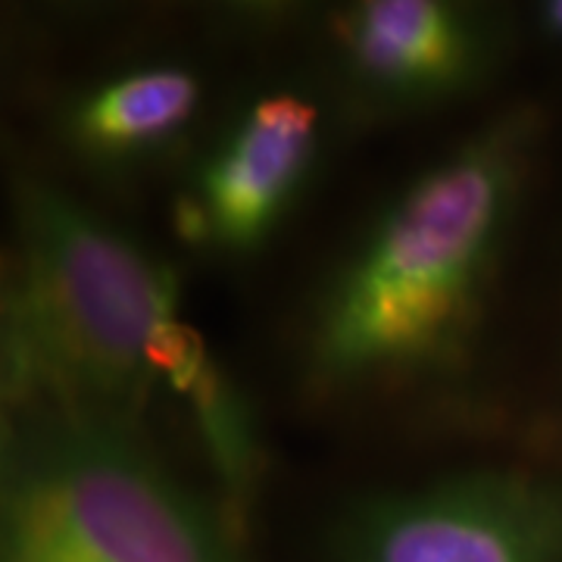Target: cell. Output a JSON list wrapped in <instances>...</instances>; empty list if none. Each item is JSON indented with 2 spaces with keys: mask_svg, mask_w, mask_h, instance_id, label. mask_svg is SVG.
<instances>
[{
  "mask_svg": "<svg viewBox=\"0 0 562 562\" xmlns=\"http://www.w3.org/2000/svg\"><path fill=\"white\" fill-rule=\"evenodd\" d=\"M344 60L384 103H428L472 85L487 38L472 13L438 0H366L338 25Z\"/></svg>",
  "mask_w": 562,
  "mask_h": 562,
  "instance_id": "6",
  "label": "cell"
},
{
  "mask_svg": "<svg viewBox=\"0 0 562 562\" xmlns=\"http://www.w3.org/2000/svg\"><path fill=\"white\" fill-rule=\"evenodd\" d=\"M319 144V110L301 94H266L220 140L181 210L184 235L222 254L260 247L294 201Z\"/></svg>",
  "mask_w": 562,
  "mask_h": 562,
  "instance_id": "5",
  "label": "cell"
},
{
  "mask_svg": "<svg viewBox=\"0 0 562 562\" xmlns=\"http://www.w3.org/2000/svg\"><path fill=\"white\" fill-rule=\"evenodd\" d=\"M341 562H562V487L475 469L387 494L353 513Z\"/></svg>",
  "mask_w": 562,
  "mask_h": 562,
  "instance_id": "4",
  "label": "cell"
},
{
  "mask_svg": "<svg viewBox=\"0 0 562 562\" xmlns=\"http://www.w3.org/2000/svg\"><path fill=\"white\" fill-rule=\"evenodd\" d=\"M157 391L191 413L222 497L241 506L260 447L238 387L181 319L179 281L140 244L44 181L16 191L3 284V397L22 413L132 425Z\"/></svg>",
  "mask_w": 562,
  "mask_h": 562,
  "instance_id": "1",
  "label": "cell"
},
{
  "mask_svg": "<svg viewBox=\"0 0 562 562\" xmlns=\"http://www.w3.org/2000/svg\"><path fill=\"white\" fill-rule=\"evenodd\" d=\"M0 562H250L238 519L188 491L128 422L7 416Z\"/></svg>",
  "mask_w": 562,
  "mask_h": 562,
  "instance_id": "3",
  "label": "cell"
},
{
  "mask_svg": "<svg viewBox=\"0 0 562 562\" xmlns=\"http://www.w3.org/2000/svg\"><path fill=\"white\" fill-rule=\"evenodd\" d=\"M541 20L543 25H547V32L553 35V38L562 41V0H557V3H547L541 10Z\"/></svg>",
  "mask_w": 562,
  "mask_h": 562,
  "instance_id": "8",
  "label": "cell"
},
{
  "mask_svg": "<svg viewBox=\"0 0 562 562\" xmlns=\"http://www.w3.org/2000/svg\"><path fill=\"white\" fill-rule=\"evenodd\" d=\"M522 120L484 125L425 169L325 288L310 366L328 384L435 372L462 353L519 201Z\"/></svg>",
  "mask_w": 562,
  "mask_h": 562,
  "instance_id": "2",
  "label": "cell"
},
{
  "mask_svg": "<svg viewBox=\"0 0 562 562\" xmlns=\"http://www.w3.org/2000/svg\"><path fill=\"white\" fill-rule=\"evenodd\" d=\"M198 106L201 81L191 69L138 66L91 88L69 113V135L91 157L132 160L169 144Z\"/></svg>",
  "mask_w": 562,
  "mask_h": 562,
  "instance_id": "7",
  "label": "cell"
}]
</instances>
